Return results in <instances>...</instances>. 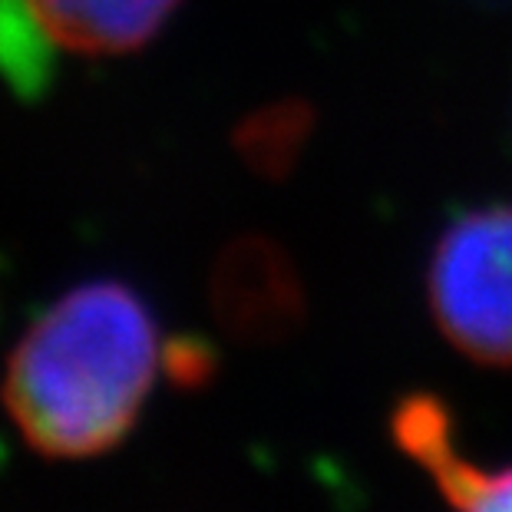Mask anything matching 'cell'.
Here are the masks:
<instances>
[{
	"instance_id": "1",
	"label": "cell",
	"mask_w": 512,
	"mask_h": 512,
	"mask_svg": "<svg viewBox=\"0 0 512 512\" xmlns=\"http://www.w3.org/2000/svg\"><path fill=\"white\" fill-rule=\"evenodd\" d=\"M159 367V334L143 298L119 281L67 291L7 361L4 403L47 456H93L133 427Z\"/></svg>"
},
{
	"instance_id": "2",
	"label": "cell",
	"mask_w": 512,
	"mask_h": 512,
	"mask_svg": "<svg viewBox=\"0 0 512 512\" xmlns=\"http://www.w3.org/2000/svg\"><path fill=\"white\" fill-rule=\"evenodd\" d=\"M427 298L437 328L463 357L512 367V205L470 209L443 228Z\"/></svg>"
},
{
	"instance_id": "3",
	"label": "cell",
	"mask_w": 512,
	"mask_h": 512,
	"mask_svg": "<svg viewBox=\"0 0 512 512\" xmlns=\"http://www.w3.org/2000/svg\"><path fill=\"white\" fill-rule=\"evenodd\" d=\"M390 430L403 453L423 466L456 512H512V466L483 470L463 453L446 403L410 394L394 407Z\"/></svg>"
},
{
	"instance_id": "4",
	"label": "cell",
	"mask_w": 512,
	"mask_h": 512,
	"mask_svg": "<svg viewBox=\"0 0 512 512\" xmlns=\"http://www.w3.org/2000/svg\"><path fill=\"white\" fill-rule=\"evenodd\" d=\"M50 43L83 57L139 50L166 27L179 0H27Z\"/></svg>"
}]
</instances>
